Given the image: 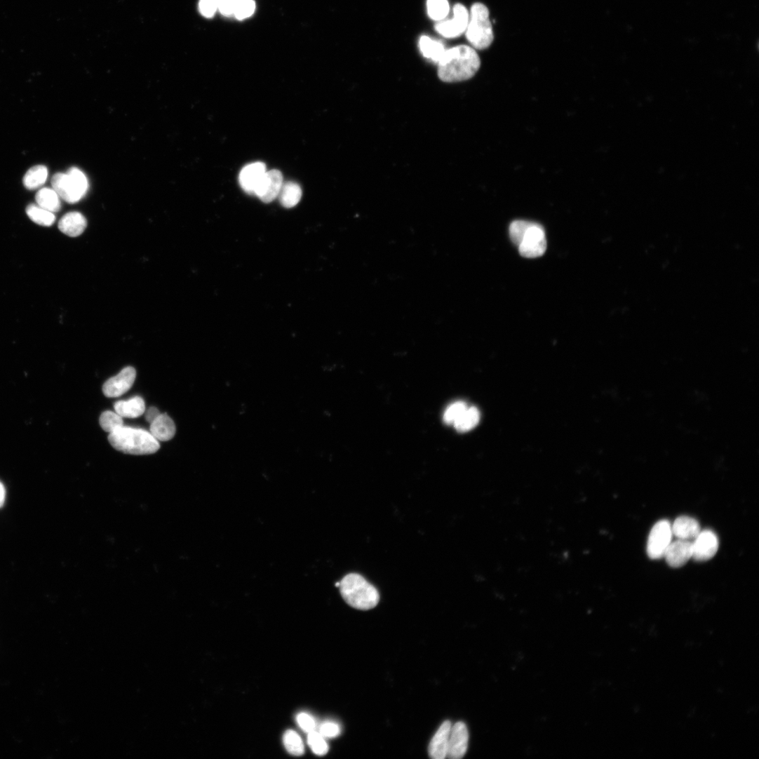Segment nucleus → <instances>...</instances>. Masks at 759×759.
I'll use <instances>...</instances> for the list:
<instances>
[{
	"instance_id": "nucleus-1",
	"label": "nucleus",
	"mask_w": 759,
	"mask_h": 759,
	"mask_svg": "<svg viewBox=\"0 0 759 759\" xmlns=\"http://www.w3.org/2000/svg\"><path fill=\"white\" fill-rule=\"evenodd\" d=\"M481 58L469 46H459L446 50L438 62V75L445 83H459L472 79L479 71Z\"/></svg>"
},
{
	"instance_id": "nucleus-2",
	"label": "nucleus",
	"mask_w": 759,
	"mask_h": 759,
	"mask_svg": "<svg viewBox=\"0 0 759 759\" xmlns=\"http://www.w3.org/2000/svg\"><path fill=\"white\" fill-rule=\"evenodd\" d=\"M109 441L114 449L127 455H152L160 449L159 442L151 433L124 426L111 433Z\"/></svg>"
},
{
	"instance_id": "nucleus-3",
	"label": "nucleus",
	"mask_w": 759,
	"mask_h": 759,
	"mask_svg": "<svg viewBox=\"0 0 759 759\" xmlns=\"http://www.w3.org/2000/svg\"><path fill=\"white\" fill-rule=\"evenodd\" d=\"M341 596L353 608L368 610L374 608L380 600L377 590L358 574H349L340 582Z\"/></svg>"
},
{
	"instance_id": "nucleus-4",
	"label": "nucleus",
	"mask_w": 759,
	"mask_h": 759,
	"mask_svg": "<svg viewBox=\"0 0 759 759\" xmlns=\"http://www.w3.org/2000/svg\"><path fill=\"white\" fill-rule=\"evenodd\" d=\"M469 14L466 31L467 40L475 50H486L495 39L489 10L484 4L477 3L472 6Z\"/></svg>"
},
{
	"instance_id": "nucleus-5",
	"label": "nucleus",
	"mask_w": 759,
	"mask_h": 759,
	"mask_svg": "<svg viewBox=\"0 0 759 759\" xmlns=\"http://www.w3.org/2000/svg\"><path fill=\"white\" fill-rule=\"evenodd\" d=\"M52 184L60 197L69 203L80 201L89 190L86 175L76 168H72L66 173L55 174L53 177Z\"/></svg>"
},
{
	"instance_id": "nucleus-6",
	"label": "nucleus",
	"mask_w": 759,
	"mask_h": 759,
	"mask_svg": "<svg viewBox=\"0 0 759 759\" xmlns=\"http://www.w3.org/2000/svg\"><path fill=\"white\" fill-rule=\"evenodd\" d=\"M671 525L666 520L657 522L652 528L647 540V553L650 558L657 560L664 558L665 552L672 540Z\"/></svg>"
},
{
	"instance_id": "nucleus-7",
	"label": "nucleus",
	"mask_w": 759,
	"mask_h": 759,
	"mask_svg": "<svg viewBox=\"0 0 759 759\" xmlns=\"http://www.w3.org/2000/svg\"><path fill=\"white\" fill-rule=\"evenodd\" d=\"M546 247L544 227L537 223L532 222L518 246L520 254L527 258L539 257L545 253Z\"/></svg>"
},
{
	"instance_id": "nucleus-8",
	"label": "nucleus",
	"mask_w": 759,
	"mask_h": 759,
	"mask_svg": "<svg viewBox=\"0 0 759 759\" xmlns=\"http://www.w3.org/2000/svg\"><path fill=\"white\" fill-rule=\"evenodd\" d=\"M454 16L450 20L438 22L436 26V31L446 39H456L461 36L466 31L469 21V12L462 4H457L453 8Z\"/></svg>"
},
{
	"instance_id": "nucleus-9",
	"label": "nucleus",
	"mask_w": 759,
	"mask_h": 759,
	"mask_svg": "<svg viewBox=\"0 0 759 759\" xmlns=\"http://www.w3.org/2000/svg\"><path fill=\"white\" fill-rule=\"evenodd\" d=\"M136 370L128 366L123 369L119 374L110 378L103 386L105 396L109 398H119L126 394L133 387L136 379Z\"/></svg>"
},
{
	"instance_id": "nucleus-10",
	"label": "nucleus",
	"mask_w": 759,
	"mask_h": 759,
	"mask_svg": "<svg viewBox=\"0 0 759 759\" xmlns=\"http://www.w3.org/2000/svg\"><path fill=\"white\" fill-rule=\"evenodd\" d=\"M719 542L716 535L711 530L701 531L692 542V558L704 562L711 559L717 553Z\"/></svg>"
},
{
	"instance_id": "nucleus-11",
	"label": "nucleus",
	"mask_w": 759,
	"mask_h": 759,
	"mask_svg": "<svg viewBox=\"0 0 759 759\" xmlns=\"http://www.w3.org/2000/svg\"><path fill=\"white\" fill-rule=\"evenodd\" d=\"M282 173L278 170L267 171L255 191V195L264 203H271L278 197L283 184Z\"/></svg>"
},
{
	"instance_id": "nucleus-12",
	"label": "nucleus",
	"mask_w": 759,
	"mask_h": 759,
	"mask_svg": "<svg viewBox=\"0 0 759 759\" xmlns=\"http://www.w3.org/2000/svg\"><path fill=\"white\" fill-rule=\"evenodd\" d=\"M469 734L466 725L458 722L452 726L447 758L460 759L466 753Z\"/></svg>"
},
{
	"instance_id": "nucleus-13",
	"label": "nucleus",
	"mask_w": 759,
	"mask_h": 759,
	"mask_svg": "<svg viewBox=\"0 0 759 759\" xmlns=\"http://www.w3.org/2000/svg\"><path fill=\"white\" fill-rule=\"evenodd\" d=\"M692 557V542L677 539L667 548L664 558L667 564L673 568L681 567Z\"/></svg>"
},
{
	"instance_id": "nucleus-14",
	"label": "nucleus",
	"mask_w": 759,
	"mask_h": 759,
	"mask_svg": "<svg viewBox=\"0 0 759 759\" xmlns=\"http://www.w3.org/2000/svg\"><path fill=\"white\" fill-rule=\"evenodd\" d=\"M266 166L262 162H256L244 167L239 174V183L241 188L250 194L255 191L266 173Z\"/></svg>"
},
{
	"instance_id": "nucleus-15",
	"label": "nucleus",
	"mask_w": 759,
	"mask_h": 759,
	"mask_svg": "<svg viewBox=\"0 0 759 759\" xmlns=\"http://www.w3.org/2000/svg\"><path fill=\"white\" fill-rule=\"evenodd\" d=\"M452 726L450 720L445 721L432 738L429 747V753L432 758H447Z\"/></svg>"
},
{
	"instance_id": "nucleus-16",
	"label": "nucleus",
	"mask_w": 759,
	"mask_h": 759,
	"mask_svg": "<svg viewBox=\"0 0 759 759\" xmlns=\"http://www.w3.org/2000/svg\"><path fill=\"white\" fill-rule=\"evenodd\" d=\"M671 531L677 539L692 542L701 530L697 520L688 516H680L671 525Z\"/></svg>"
},
{
	"instance_id": "nucleus-17",
	"label": "nucleus",
	"mask_w": 759,
	"mask_h": 759,
	"mask_svg": "<svg viewBox=\"0 0 759 759\" xmlns=\"http://www.w3.org/2000/svg\"><path fill=\"white\" fill-rule=\"evenodd\" d=\"M88 222L85 216L79 212H71L62 217L59 222V229L65 234L71 237L81 236L86 229Z\"/></svg>"
},
{
	"instance_id": "nucleus-18",
	"label": "nucleus",
	"mask_w": 759,
	"mask_h": 759,
	"mask_svg": "<svg viewBox=\"0 0 759 759\" xmlns=\"http://www.w3.org/2000/svg\"><path fill=\"white\" fill-rule=\"evenodd\" d=\"M150 433L158 441L166 442L175 437L176 426L168 415L161 414L151 423Z\"/></svg>"
},
{
	"instance_id": "nucleus-19",
	"label": "nucleus",
	"mask_w": 759,
	"mask_h": 759,
	"mask_svg": "<svg viewBox=\"0 0 759 759\" xmlns=\"http://www.w3.org/2000/svg\"><path fill=\"white\" fill-rule=\"evenodd\" d=\"M116 412L122 418L135 419L143 415L146 411L145 403L140 397H135L128 401L115 403Z\"/></svg>"
},
{
	"instance_id": "nucleus-20",
	"label": "nucleus",
	"mask_w": 759,
	"mask_h": 759,
	"mask_svg": "<svg viewBox=\"0 0 759 759\" xmlns=\"http://www.w3.org/2000/svg\"><path fill=\"white\" fill-rule=\"evenodd\" d=\"M302 194V189L299 184L288 182L283 184L278 197L284 208H291L298 204Z\"/></svg>"
},
{
	"instance_id": "nucleus-21",
	"label": "nucleus",
	"mask_w": 759,
	"mask_h": 759,
	"mask_svg": "<svg viewBox=\"0 0 759 759\" xmlns=\"http://www.w3.org/2000/svg\"><path fill=\"white\" fill-rule=\"evenodd\" d=\"M419 48L425 58L438 64L446 51L445 46L441 42L433 40L426 36L420 39Z\"/></svg>"
},
{
	"instance_id": "nucleus-22",
	"label": "nucleus",
	"mask_w": 759,
	"mask_h": 759,
	"mask_svg": "<svg viewBox=\"0 0 759 759\" xmlns=\"http://www.w3.org/2000/svg\"><path fill=\"white\" fill-rule=\"evenodd\" d=\"M36 200L37 205L53 213L61 210V198L53 188L41 189L36 194Z\"/></svg>"
},
{
	"instance_id": "nucleus-23",
	"label": "nucleus",
	"mask_w": 759,
	"mask_h": 759,
	"mask_svg": "<svg viewBox=\"0 0 759 759\" xmlns=\"http://www.w3.org/2000/svg\"><path fill=\"white\" fill-rule=\"evenodd\" d=\"M48 177V170L45 166H36L26 173L24 184L27 189L35 190L45 184Z\"/></svg>"
},
{
	"instance_id": "nucleus-24",
	"label": "nucleus",
	"mask_w": 759,
	"mask_h": 759,
	"mask_svg": "<svg viewBox=\"0 0 759 759\" xmlns=\"http://www.w3.org/2000/svg\"><path fill=\"white\" fill-rule=\"evenodd\" d=\"M480 419L481 415L479 410L475 407H468L465 412L454 424V426L459 432H469L477 426L480 422Z\"/></svg>"
},
{
	"instance_id": "nucleus-25",
	"label": "nucleus",
	"mask_w": 759,
	"mask_h": 759,
	"mask_svg": "<svg viewBox=\"0 0 759 759\" xmlns=\"http://www.w3.org/2000/svg\"><path fill=\"white\" fill-rule=\"evenodd\" d=\"M27 213L34 222L41 226L51 227L56 221L55 213L37 204L29 205L27 208Z\"/></svg>"
},
{
	"instance_id": "nucleus-26",
	"label": "nucleus",
	"mask_w": 759,
	"mask_h": 759,
	"mask_svg": "<svg viewBox=\"0 0 759 759\" xmlns=\"http://www.w3.org/2000/svg\"><path fill=\"white\" fill-rule=\"evenodd\" d=\"M427 9L431 20L441 22L448 16L450 7L448 0H428Z\"/></svg>"
},
{
	"instance_id": "nucleus-27",
	"label": "nucleus",
	"mask_w": 759,
	"mask_h": 759,
	"mask_svg": "<svg viewBox=\"0 0 759 759\" xmlns=\"http://www.w3.org/2000/svg\"><path fill=\"white\" fill-rule=\"evenodd\" d=\"M283 741L287 751L295 756L303 755L304 746L300 735L294 730H287L283 736Z\"/></svg>"
},
{
	"instance_id": "nucleus-28",
	"label": "nucleus",
	"mask_w": 759,
	"mask_h": 759,
	"mask_svg": "<svg viewBox=\"0 0 759 759\" xmlns=\"http://www.w3.org/2000/svg\"><path fill=\"white\" fill-rule=\"evenodd\" d=\"M100 424L102 429L109 434L124 426L123 418L116 412L114 413L110 411L105 412L101 415Z\"/></svg>"
},
{
	"instance_id": "nucleus-29",
	"label": "nucleus",
	"mask_w": 759,
	"mask_h": 759,
	"mask_svg": "<svg viewBox=\"0 0 759 759\" xmlns=\"http://www.w3.org/2000/svg\"><path fill=\"white\" fill-rule=\"evenodd\" d=\"M307 743L316 755H324L328 751L329 747L324 737L315 730L309 732Z\"/></svg>"
},
{
	"instance_id": "nucleus-30",
	"label": "nucleus",
	"mask_w": 759,
	"mask_h": 759,
	"mask_svg": "<svg viewBox=\"0 0 759 759\" xmlns=\"http://www.w3.org/2000/svg\"><path fill=\"white\" fill-rule=\"evenodd\" d=\"M532 222L525 220L513 221L509 229L511 239L518 247L521 243L523 236Z\"/></svg>"
},
{
	"instance_id": "nucleus-31",
	"label": "nucleus",
	"mask_w": 759,
	"mask_h": 759,
	"mask_svg": "<svg viewBox=\"0 0 759 759\" xmlns=\"http://www.w3.org/2000/svg\"><path fill=\"white\" fill-rule=\"evenodd\" d=\"M468 408V405L462 401L450 405L444 415V421L448 425H454L461 415Z\"/></svg>"
},
{
	"instance_id": "nucleus-32",
	"label": "nucleus",
	"mask_w": 759,
	"mask_h": 759,
	"mask_svg": "<svg viewBox=\"0 0 759 759\" xmlns=\"http://www.w3.org/2000/svg\"><path fill=\"white\" fill-rule=\"evenodd\" d=\"M254 0H241L237 4L234 15L239 20L250 18L255 12Z\"/></svg>"
},
{
	"instance_id": "nucleus-33",
	"label": "nucleus",
	"mask_w": 759,
	"mask_h": 759,
	"mask_svg": "<svg viewBox=\"0 0 759 759\" xmlns=\"http://www.w3.org/2000/svg\"><path fill=\"white\" fill-rule=\"evenodd\" d=\"M297 722L300 728L306 732L314 731L316 722L314 719L306 713H301L297 716Z\"/></svg>"
},
{
	"instance_id": "nucleus-34",
	"label": "nucleus",
	"mask_w": 759,
	"mask_h": 759,
	"mask_svg": "<svg viewBox=\"0 0 759 759\" xmlns=\"http://www.w3.org/2000/svg\"><path fill=\"white\" fill-rule=\"evenodd\" d=\"M239 1L241 0H216L217 9L224 16L233 15Z\"/></svg>"
},
{
	"instance_id": "nucleus-35",
	"label": "nucleus",
	"mask_w": 759,
	"mask_h": 759,
	"mask_svg": "<svg viewBox=\"0 0 759 759\" xmlns=\"http://www.w3.org/2000/svg\"><path fill=\"white\" fill-rule=\"evenodd\" d=\"M199 10L205 18H213L217 10L216 0H200Z\"/></svg>"
},
{
	"instance_id": "nucleus-36",
	"label": "nucleus",
	"mask_w": 759,
	"mask_h": 759,
	"mask_svg": "<svg viewBox=\"0 0 759 759\" xmlns=\"http://www.w3.org/2000/svg\"><path fill=\"white\" fill-rule=\"evenodd\" d=\"M340 732L341 729L337 723L325 722L321 725L319 732L324 737L333 738L338 736Z\"/></svg>"
},
{
	"instance_id": "nucleus-37",
	"label": "nucleus",
	"mask_w": 759,
	"mask_h": 759,
	"mask_svg": "<svg viewBox=\"0 0 759 759\" xmlns=\"http://www.w3.org/2000/svg\"><path fill=\"white\" fill-rule=\"evenodd\" d=\"M145 413L146 420L150 424L161 415L159 410L156 408H150Z\"/></svg>"
},
{
	"instance_id": "nucleus-38",
	"label": "nucleus",
	"mask_w": 759,
	"mask_h": 759,
	"mask_svg": "<svg viewBox=\"0 0 759 759\" xmlns=\"http://www.w3.org/2000/svg\"><path fill=\"white\" fill-rule=\"evenodd\" d=\"M6 499V490L4 485L0 482V509L3 508Z\"/></svg>"
}]
</instances>
